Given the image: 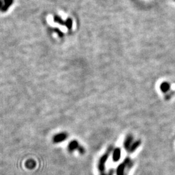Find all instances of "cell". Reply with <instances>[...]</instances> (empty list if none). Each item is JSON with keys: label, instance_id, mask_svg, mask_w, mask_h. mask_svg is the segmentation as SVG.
Here are the masks:
<instances>
[{"label": "cell", "instance_id": "obj_2", "mask_svg": "<svg viewBox=\"0 0 175 175\" xmlns=\"http://www.w3.org/2000/svg\"><path fill=\"white\" fill-rule=\"evenodd\" d=\"M111 151H112V147H110V149L107 150L106 152L105 153L102 157H101V158L99 160L98 167H99V170L100 171L101 175L104 174L105 164H106V161L108 159V157H109V156H110V154Z\"/></svg>", "mask_w": 175, "mask_h": 175}, {"label": "cell", "instance_id": "obj_7", "mask_svg": "<svg viewBox=\"0 0 175 175\" xmlns=\"http://www.w3.org/2000/svg\"><path fill=\"white\" fill-rule=\"evenodd\" d=\"M140 145H141V141H140V140H137V141H136L132 144L130 150H129V152L131 153L134 152L135 150L139 147Z\"/></svg>", "mask_w": 175, "mask_h": 175}, {"label": "cell", "instance_id": "obj_6", "mask_svg": "<svg viewBox=\"0 0 175 175\" xmlns=\"http://www.w3.org/2000/svg\"><path fill=\"white\" fill-rule=\"evenodd\" d=\"M121 150L120 148H116L114 150L112 154V160L114 162H117L121 158Z\"/></svg>", "mask_w": 175, "mask_h": 175}, {"label": "cell", "instance_id": "obj_3", "mask_svg": "<svg viewBox=\"0 0 175 175\" xmlns=\"http://www.w3.org/2000/svg\"><path fill=\"white\" fill-rule=\"evenodd\" d=\"M76 149H78L80 153H82V154H84L85 152V149H84L83 147H82L79 146L78 142L77 141H72L71 142H70L69 145H68V150H69V151L70 152H71L73 151V150H75Z\"/></svg>", "mask_w": 175, "mask_h": 175}, {"label": "cell", "instance_id": "obj_4", "mask_svg": "<svg viewBox=\"0 0 175 175\" xmlns=\"http://www.w3.org/2000/svg\"><path fill=\"white\" fill-rule=\"evenodd\" d=\"M133 136L132 135H128L127 136V138L125 139V141L123 143V145H124V148L125 149V150H127V151L129 152V150H130L132 144V142H133Z\"/></svg>", "mask_w": 175, "mask_h": 175}, {"label": "cell", "instance_id": "obj_9", "mask_svg": "<svg viewBox=\"0 0 175 175\" xmlns=\"http://www.w3.org/2000/svg\"><path fill=\"white\" fill-rule=\"evenodd\" d=\"M35 166V163L33 160H29L27 161L26 163V166L27 168H30V169H33V167Z\"/></svg>", "mask_w": 175, "mask_h": 175}, {"label": "cell", "instance_id": "obj_1", "mask_svg": "<svg viewBox=\"0 0 175 175\" xmlns=\"http://www.w3.org/2000/svg\"><path fill=\"white\" fill-rule=\"evenodd\" d=\"M133 165L132 161L129 158H125L124 162H122L120 166H119L117 168L116 174L117 175H125V171L127 170L128 167H132Z\"/></svg>", "mask_w": 175, "mask_h": 175}, {"label": "cell", "instance_id": "obj_8", "mask_svg": "<svg viewBox=\"0 0 175 175\" xmlns=\"http://www.w3.org/2000/svg\"><path fill=\"white\" fill-rule=\"evenodd\" d=\"M170 88V85L168 82H163L160 86V89L163 92H167Z\"/></svg>", "mask_w": 175, "mask_h": 175}, {"label": "cell", "instance_id": "obj_5", "mask_svg": "<svg viewBox=\"0 0 175 175\" xmlns=\"http://www.w3.org/2000/svg\"><path fill=\"white\" fill-rule=\"evenodd\" d=\"M68 138V135L66 133L63 132V133H60V134H58L57 135H55L53 138V142L58 143H61L64 141L65 139H67Z\"/></svg>", "mask_w": 175, "mask_h": 175}]
</instances>
